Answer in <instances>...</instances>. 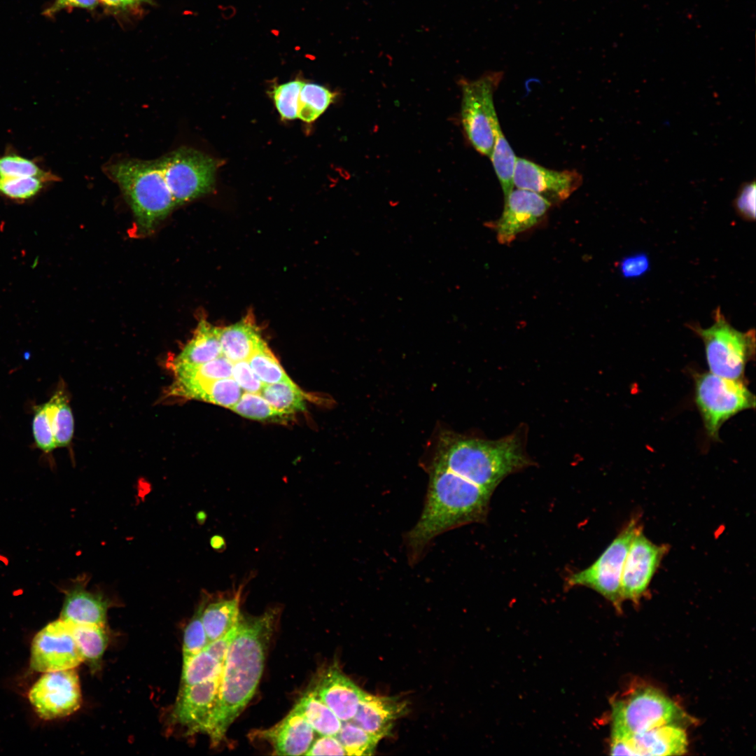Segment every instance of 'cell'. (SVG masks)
I'll return each mask as SVG.
<instances>
[{
    "mask_svg": "<svg viewBox=\"0 0 756 756\" xmlns=\"http://www.w3.org/2000/svg\"><path fill=\"white\" fill-rule=\"evenodd\" d=\"M69 624L83 662H86L92 669L96 670L100 666L107 646L108 636L105 626L73 623Z\"/></svg>",
    "mask_w": 756,
    "mask_h": 756,
    "instance_id": "28",
    "label": "cell"
},
{
    "mask_svg": "<svg viewBox=\"0 0 756 756\" xmlns=\"http://www.w3.org/2000/svg\"><path fill=\"white\" fill-rule=\"evenodd\" d=\"M274 620L273 610L260 616H239L236 635L223 663L218 704L206 733L213 745L224 738L256 691Z\"/></svg>",
    "mask_w": 756,
    "mask_h": 756,
    "instance_id": "1",
    "label": "cell"
},
{
    "mask_svg": "<svg viewBox=\"0 0 756 756\" xmlns=\"http://www.w3.org/2000/svg\"><path fill=\"white\" fill-rule=\"evenodd\" d=\"M260 394L274 409L288 415L306 408L304 393L290 379L264 384Z\"/></svg>",
    "mask_w": 756,
    "mask_h": 756,
    "instance_id": "29",
    "label": "cell"
},
{
    "mask_svg": "<svg viewBox=\"0 0 756 756\" xmlns=\"http://www.w3.org/2000/svg\"><path fill=\"white\" fill-rule=\"evenodd\" d=\"M29 699L46 720L68 716L81 705L79 678L74 668L46 672L32 686Z\"/></svg>",
    "mask_w": 756,
    "mask_h": 756,
    "instance_id": "11",
    "label": "cell"
},
{
    "mask_svg": "<svg viewBox=\"0 0 756 756\" xmlns=\"http://www.w3.org/2000/svg\"><path fill=\"white\" fill-rule=\"evenodd\" d=\"M86 582L78 580L64 592L60 619L73 624L105 626L111 603L100 594L88 592Z\"/></svg>",
    "mask_w": 756,
    "mask_h": 756,
    "instance_id": "21",
    "label": "cell"
},
{
    "mask_svg": "<svg viewBox=\"0 0 756 756\" xmlns=\"http://www.w3.org/2000/svg\"><path fill=\"white\" fill-rule=\"evenodd\" d=\"M650 268L649 257L638 253L624 258L619 264L621 274L626 279H635L647 273Z\"/></svg>",
    "mask_w": 756,
    "mask_h": 756,
    "instance_id": "44",
    "label": "cell"
},
{
    "mask_svg": "<svg viewBox=\"0 0 756 756\" xmlns=\"http://www.w3.org/2000/svg\"><path fill=\"white\" fill-rule=\"evenodd\" d=\"M242 391L232 377L211 382L176 379L171 387L173 395L203 400L228 409L238 402Z\"/></svg>",
    "mask_w": 756,
    "mask_h": 756,
    "instance_id": "22",
    "label": "cell"
},
{
    "mask_svg": "<svg viewBox=\"0 0 756 756\" xmlns=\"http://www.w3.org/2000/svg\"><path fill=\"white\" fill-rule=\"evenodd\" d=\"M248 362L256 376L264 384L290 379L265 341L253 352Z\"/></svg>",
    "mask_w": 756,
    "mask_h": 756,
    "instance_id": "36",
    "label": "cell"
},
{
    "mask_svg": "<svg viewBox=\"0 0 756 756\" xmlns=\"http://www.w3.org/2000/svg\"><path fill=\"white\" fill-rule=\"evenodd\" d=\"M313 690L342 722L353 719L365 693L336 665L323 671Z\"/></svg>",
    "mask_w": 756,
    "mask_h": 756,
    "instance_id": "18",
    "label": "cell"
},
{
    "mask_svg": "<svg viewBox=\"0 0 756 756\" xmlns=\"http://www.w3.org/2000/svg\"><path fill=\"white\" fill-rule=\"evenodd\" d=\"M550 206V202L536 192L513 188L504 199L503 211L494 223L498 242L510 244L519 233L539 223Z\"/></svg>",
    "mask_w": 756,
    "mask_h": 756,
    "instance_id": "17",
    "label": "cell"
},
{
    "mask_svg": "<svg viewBox=\"0 0 756 756\" xmlns=\"http://www.w3.org/2000/svg\"><path fill=\"white\" fill-rule=\"evenodd\" d=\"M52 432L57 447H68L74 433V419L63 382L48 400Z\"/></svg>",
    "mask_w": 756,
    "mask_h": 756,
    "instance_id": "27",
    "label": "cell"
},
{
    "mask_svg": "<svg viewBox=\"0 0 756 756\" xmlns=\"http://www.w3.org/2000/svg\"><path fill=\"white\" fill-rule=\"evenodd\" d=\"M220 328L202 318L192 337L174 359L172 368L199 365L221 356Z\"/></svg>",
    "mask_w": 756,
    "mask_h": 756,
    "instance_id": "24",
    "label": "cell"
},
{
    "mask_svg": "<svg viewBox=\"0 0 756 756\" xmlns=\"http://www.w3.org/2000/svg\"><path fill=\"white\" fill-rule=\"evenodd\" d=\"M713 314L711 326L703 328L692 324L689 327L703 341L711 373L730 379L744 380L746 365L755 358V331L736 330L719 307Z\"/></svg>",
    "mask_w": 756,
    "mask_h": 756,
    "instance_id": "5",
    "label": "cell"
},
{
    "mask_svg": "<svg viewBox=\"0 0 756 756\" xmlns=\"http://www.w3.org/2000/svg\"><path fill=\"white\" fill-rule=\"evenodd\" d=\"M223 664L205 650L183 659L181 687L204 682L220 676Z\"/></svg>",
    "mask_w": 756,
    "mask_h": 756,
    "instance_id": "32",
    "label": "cell"
},
{
    "mask_svg": "<svg viewBox=\"0 0 756 756\" xmlns=\"http://www.w3.org/2000/svg\"><path fill=\"white\" fill-rule=\"evenodd\" d=\"M407 712V702L398 697L365 692L351 722L382 740L391 734L395 722Z\"/></svg>",
    "mask_w": 756,
    "mask_h": 756,
    "instance_id": "19",
    "label": "cell"
},
{
    "mask_svg": "<svg viewBox=\"0 0 756 756\" xmlns=\"http://www.w3.org/2000/svg\"><path fill=\"white\" fill-rule=\"evenodd\" d=\"M0 177H38L49 183L58 180L55 175L43 169L33 160L17 154H6L0 157Z\"/></svg>",
    "mask_w": 756,
    "mask_h": 756,
    "instance_id": "37",
    "label": "cell"
},
{
    "mask_svg": "<svg viewBox=\"0 0 756 756\" xmlns=\"http://www.w3.org/2000/svg\"><path fill=\"white\" fill-rule=\"evenodd\" d=\"M694 400L707 435L718 440L725 421L746 410L755 409V396L744 380L724 378L710 372L694 374Z\"/></svg>",
    "mask_w": 756,
    "mask_h": 756,
    "instance_id": "6",
    "label": "cell"
},
{
    "mask_svg": "<svg viewBox=\"0 0 756 756\" xmlns=\"http://www.w3.org/2000/svg\"><path fill=\"white\" fill-rule=\"evenodd\" d=\"M503 71H488L473 80H462L461 122L475 149L490 156L500 126L493 104V94Z\"/></svg>",
    "mask_w": 756,
    "mask_h": 756,
    "instance_id": "7",
    "label": "cell"
},
{
    "mask_svg": "<svg viewBox=\"0 0 756 756\" xmlns=\"http://www.w3.org/2000/svg\"><path fill=\"white\" fill-rule=\"evenodd\" d=\"M640 528L638 520L632 518L594 564L568 578V584L591 588L621 610L623 566L631 542Z\"/></svg>",
    "mask_w": 756,
    "mask_h": 756,
    "instance_id": "10",
    "label": "cell"
},
{
    "mask_svg": "<svg viewBox=\"0 0 756 756\" xmlns=\"http://www.w3.org/2000/svg\"><path fill=\"white\" fill-rule=\"evenodd\" d=\"M668 547L648 539L640 528L629 545L621 578L623 601L638 603L646 593Z\"/></svg>",
    "mask_w": 756,
    "mask_h": 756,
    "instance_id": "13",
    "label": "cell"
},
{
    "mask_svg": "<svg viewBox=\"0 0 756 756\" xmlns=\"http://www.w3.org/2000/svg\"><path fill=\"white\" fill-rule=\"evenodd\" d=\"M211 547L217 551H223L225 548V541L220 536H214L210 540Z\"/></svg>",
    "mask_w": 756,
    "mask_h": 756,
    "instance_id": "48",
    "label": "cell"
},
{
    "mask_svg": "<svg viewBox=\"0 0 756 756\" xmlns=\"http://www.w3.org/2000/svg\"><path fill=\"white\" fill-rule=\"evenodd\" d=\"M176 206L212 190L217 162L195 149L182 147L160 158Z\"/></svg>",
    "mask_w": 756,
    "mask_h": 756,
    "instance_id": "9",
    "label": "cell"
},
{
    "mask_svg": "<svg viewBox=\"0 0 756 756\" xmlns=\"http://www.w3.org/2000/svg\"><path fill=\"white\" fill-rule=\"evenodd\" d=\"M611 737L634 735L667 724H678L685 713L671 699L652 687L636 689L612 706Z\"/></svg>",
    "mask_w": 756,
    "mask_h": 756,
    "instance_id": "8",
    "label": "cell"
},
{
    "mask_svg": "<svg viewBox=\"0 0 756 756\" xmlns=\"http://www.w3.org/2000/svg\"><path fill=\"white\" fill-rule=\"evenodd\" d=\"M433 463L471 481L492 493L507 475L530 464L521 438L496 440L446 436Z\"/></svg>",
    "mask_w": 756,
    "mask_h": 756,
    "instance_id": "3",
    "label": "cell"
},
{
    "mask_svg": "<svg viewBox=\"0 0 756 756\" xmlns=\"http://www.w3.org/2000/svg\"><path fill=\"white\" fill-rule=\"evenodd\" d=\"M233 362L221 355L205 363L173 367L176 379L211 382L232 376Z\"/></svg>",
    "mask_w": 756,
    "mask_h": 756,
    "instance_id": "34",
    "label": "cell"
},
{
    "mask_svg": "<svg viewBox=\"0 0 756 756\" xmlns=\"http://www.w3.org/2000/svg\"><path fill=\"white\" fill-rule=\"evenodd\" d=\"M126 1L127 0H99V3L111 8H116Z\"/></svg>",
    "mask_w": 756,
    "mask_h": 756,
    "instance_id": "49",
    "label": "cell"
},
{
    "mask_svg": "<svg viewBox=\"0 0 756 756\" xmlns=\"http://www.w3.org/2000/svg\"><path fill=\"white\" fill-rule=\"evenodd\" d=\"M256 735L267 741L277 755H305L315 739L314 730L295 706L281 722Z\"/></svg>",
    "mask_w": 756,
    "mask_h": 756,
    "instance_id": "20",
    "label": "cell"
},
{
    "mask_svg": "<svg viewBox=\"0 0 756 756\" xmlns=\"http://www.w3.org/2000/svg\"><path fill=\"white\" fill-rule=\"evenodd\" d=\"M303 83L294 80L274 89L276 108L283 119L293 120L298 118L299 96Z\"/></svg>",
    "mask_w": 756,
    "mask_h": 756,
    "instance_id": "41",
    "label": "cell"
},
{
    "mask_svg": "<svg viewBox=\"0 0 756 756\" xmlns=\"http://www.w3.org/2000/svg\"><path fill=\"white\" fill-rule=\"evenodd\" d=\"M304 755H346V752L335 736L320 735Z\"/></svg>",
    "mask_w": 756,
    "mask_h": 756,
    "instance_id": "45",
    "label": "cell"
},
{
    "mask_svg": "<svg viewBox=\"0 0 756 756\" xmlns=\"http://www.w3.org/2000/svg\"><path fill=\"white\" fill-rule=\"evenodd\" d=\"M32 432L36 445L45 454H49L57 448L51 426L48 401L34 406Z\"/></svg>",
    "mask_w": 756,
    "mask_h": 756,
    "instance_id": "40",
    "label": "cell"
},
{
    "mask_svg": "<svg viewBox=\"0 0 756 756\" xmlns=\"http://www.w3.org/2000/svg\"><path fill=\"white\" fill-rule=\"evenodd\" d=\"M263 341L252 313L234 324L220 328L222 355L233 363L248 360Z\"/></svg>",
    "mask_w": 756,
    "mask_h": 756,
    "instance_id": "23",
    "label": "cell"
},
{
    "mask_svg": "<svg viewBox=\"0 0 756 756\" xmlns=\"http://www.w3.org/2000/svg\"><path fill=\"white\" fill-rule=\"evenodd\" d=\"M230 410L252 420L281 422L290 415L274 409L260 393L245 392Z\"/></svg>",
    "mask_w": 756,
    "mask_h": 756,
    "instance_id": "33",
    "label": "cell"
},
{
    "mask_svg": "<svg viewBox=\"0 0 756 756\" xmlns=\"http://www.w3.org/2000/svg\"><path fill=\"white\" fill-rule=\"evenodd\" d=\"M755 181L743 184L734 200V206L737 213L744 219H755Z\"/></svg>",
    "mask_w": 756,
    "mask_h": 756,
    "instance_id": "43",
    "label": "cell"
},
{
    "mask_svg": "<svg viewBox=\"0 0 756 756\" xmlns=\"http://www.w3.org/2000/svg\"><path fill=\"white\" fill-rule=\"evenodd\" d=\"M489 158L501 186L505 199L514 187V174L517 158L503 135L500 126L496 132L494 146Z\"/></svg>",
    "mask_w": 756,
    "mask_h": 756,
    "instance_id": "30",
    "label": "cell"
},
{
    "mask_svg": "<svg viewBox=\"0 0 756 756\" xmlns=\"http://www.w3.org/2000/svg\"><path fill=\"white\" fill-rule=\"evenodd\" d=\"M232 377L247 393H260L264 385L251 369L248 360L234 362Z\"/></svg>",
    "mask_w": 756,
    "mask_h": 756,
    "instance_id": "42",
    "label": "cell"
},
{
    "mask_svg": "<svg viewBox=\"0 0 756 756\" xmlns=\"http://www.w3.org/2000/svg\"><path fill=\"white\" fill-rule=\"evenodd\" d=\"M582 183V176L576 170L556 171L527 159L517 158L514 186L536 192L550 202L566 200Z\"/></svg>",
    "mask_w": 756,
    "mask_h": 756,
    "instance_id": "15",
    "label": "cell"
},
{
    "mask_svg": "<svg viewBox=\"0 0 756 756\" xmlns=\"http://www.w3.org/2000/svg\"><path fill=\"white\" fill-rule=\"evenodd\" d=\"M344 747L346 755H371L380 739L351 721L342 722L335 736Z\"/></svg>",
    "mask_w": 756,
    "mask_h": 756,
    "instance_id": "35",
    "label": "cell"
},
{
    "mask_svg": "<svg viewBox=\"0 0 756 756\" xmlns=\"http://www.w3.org/2000/svg\"><path fill=\"white\" fill-rule=\"evenodd\" d=\"M335 94L315 83H303L299 96L298 118L312 122L318 118L332 102Z\"/></svg>",
    "mask_w": 756,
    "mask_h": 756,
    "instance_id": "31",
    "label": "cell"
},
{
    "mask_svg": "<svg viewBox=\"0 0 756 756\" xmlns=\"http://www.w3.org/2000/svg\"><path fill=\"white\" fill-rule=\"evenodd\" d=\"M241 587L230 598H219L206 603L202 615L209 642L227 633L238 622L240 612Z\"/></svg>",
    "mask_w": 756,
    "mask_h": 756,
    "instance_id": "25",
    "label": "cell"
},
{
    "mask_svg": "<svg viewBox=\"0 0 756 756\" xmlns=\"http://www.w3.org/2000/svg\"><path fill=\"white\" fill-rule=\"evenodd\" d=\"M491 493L471 481L433 463L421 517L407 533L410 555L416 560L440 534L486 516Z\"/></svg>",
    "mask_w": 756,
    "mask_h": 756,
    "instance_id": "2",
    "label": "cell"
},
{
    "mask_svg": "<svg viewBox=\"0 0 756 756\" xmlns=\"http://www.w3.org/2000/svg\"><path fill=\"white\" fill-rule=\"evenodd\" d=\"M208 598H203L192 619L186 627L183 636V657L190 658L201 652L209 643L202 615Z\"/></svg>",
    "mask_w": 756,
    "mask_h": 756,
    "instance_id": "38",
    "label": "cell"
},
{
    "mask_svg": "<svg viewBox=\"0 0 756 756\" xmlns=\"http://www.w3.org/2000/svg\"><path fill=\"white\" fill-rule=\"evenodd\" d=\"M47 183L38 177H0V194L12 200L24 202L38 195Z\"/></svg>",
    "mask_w": 756,
    "mask_h": 756,
    "instance_id": "39",
    "label": "cell"
},
{
    "mask_svg": "<svg viewBox=\"0 0 756 756\" xmlns=\"http://www.w3.org/2000/svg\"><path fill=\"white\" fill-rule=\"evenodd\" d=\"M237 627L238 622L227 633L217 639L209 642L204 650L223 664L227 651L236 635Z\"/></svg>",
    "mask_w": 756,
    "mask_h": 756,
    "instance_id": "46",
    "label": "cell"
},
{
    "mask_svg": "<svg viewBox=\"0 0 756 756\" xmlns=\"http://www.w3.org/2000/svg\"><path fill=\"white\" fill-rule=\"evenodd\" d=\"M220 680V676L181 687L172 718L188 734L207 733L218 704Z\"/></svg>",
    "mask_w": 756,
    "mask_h": 756,
    "instance_id": "16",
    "label": "cell"
},
{
    "mask_svg": "<svg viewBox=\"0 0 756 756\" xmlns=\"http://www.w3.org/2000/svg\"><path fill=\"white\" fill-rule=\"evenodd\" d=\"M104 170L120 187L141 232H151L176 207L160 158L124 159Z\"/></svg>",
    "mask_w": 756,
    "mask_h": 756,
    "instance_id": "4",
    "label": "cell"
},
{
    "mask_svg": "<svg viewBox=\"0 0 756 756\" xmlns=\"http://www.w3.org/2000/svg\"><path fill=\"white\" fill-rule=\"evenodd\" d=\"M687 745L683 728L667 724L634 735L611 737L610 750L612 755H681Z\"/></svg>",
    "mask_w": 756,
    "mask_h": 756,
    "instance_id": "14",
    "label": "cell"
},
{
    "mask_svg": "<svg viewBox=\"0 0 756 756\" xmlns=\"http://www.w3.org/2000/svg\"><path fill=\"white\" fill-rule=\"evenodd\" d=\"M295 706L319 735L336 736L339 732L342 722L313 690L304 693Z\"/></svg>",
    "mask_w": 756,
    "mask_h": 756,
    "instance_id": "26",
    "label": "cell"
},
{
    "mask_svg": "<svg viewBox=\"0 0 756 756\" xmlns=\"http://www.w3.org/2000/svg\"><path fill=\"white\" fill-rule=\"evenodd\" d=\"M99 3V0H55L51 6L45 10V15L52 16L59 10L69 7L93 9Z\"/></svg>",
    "mask_w": 756,
    "mask_h": 756,
    "instance_id": "47",
    "label": "cell"
},
{
    "mask_svg": "<svg viewBox=\"0 0 756 756\" xmlns=\"http://www.w3.org/2000/svg\"><path fill=\"white\" fill-rule=\"evenodd\" d=\"M83 662L69 623L53 621L34 638L30 666L39 672L74 668Z\"/></svg>",
    "mask_w": 756,
    "mask_h": 756,
    "instance_id": "12",
    "label": "cell"
}]
</instances>
